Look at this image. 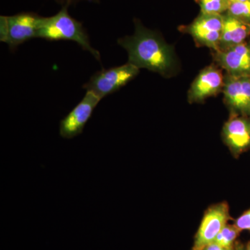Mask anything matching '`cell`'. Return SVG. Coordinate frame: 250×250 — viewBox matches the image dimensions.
<instances>
[{
	"mask_svg": "<svg viewBox=\"0 0 250 250\" xmlns=\"http://www.w3.org/2000/svg\"><path fill=\"white\" fill-rule=\"evenodd\" d=\"M235 248H236V250H246V248L240 243H236L235 245Z\"/></svg>",
	"mask_w": 250,
	"mask_h": 250,
	"instance_id": "d6986e66",
	"label": "cell"
},
{
	"mask_svg": "<svg viewBox=\"0 0 250 250\" xmlns=\"http://www.w3.org/2000/svg\"><path fill=\"white\" fill-rule=\"evenodd\" d=\"M223 90L225 102L233 114L250 116V77L228 75Z\"/></svg>",
	"mask_w": 250,
	"mask_h": 250,
	"instance_id": "ba28073f",
	"label": "cell"
},
{
	"mask_svg": "<svg viewBox=\"0 0 250 250\" xmlns=\"http://www.w3.org/2000/svg\"><path fill=\"white\" fill-rule=\"evenodd\" d=\"M223 25V15H200L191 24L181 27V31L190 34L198 45L219 50Z\"/></svg>",
	"mask_w": 250,
	"mask_h": 250,
	"instance_id": "52a82bcc",
	"label": "cell"
},
{
	"mask_svg": "<svg viewBox=\"0 0 250 250\" xmlns=\"http://www.w3.org/2000/svg\"><path fill=\"white\" fill-rule=\"evenodd\" d=\"M57 4L62 6H67L70 7L71 6H75L81 2V1H89V2L98 3L100 0H54Z\"/></svg>",
	"mask_w": 250,
	"mask_h": 250,
	"instance_id": "e0dca14e",
	"label": "cell"
},
{
	"mask_svg": "<svg viewBox=\"0 0 250 250\" xmlns=\"http://www.w3.org/2000/svg\"><path fill=\"white\" fill-rule=\"evenodd\" d=\"M103 100L90 90L59 123V135L64 139L70 140L83 133L85 125L93 116L95 108Z\"/></svg>",
	"mask_w": 250,
	"mask_h": 250,
	"instance_id": "5b68a950",
	"label": "cell"
},
{
	"mask_svg": "<svg viewBox=\"0 0 250 250\" xmlns=\"http://www.w3.org/2000/svg\"><path fill=\"white\" fill-rule=\"evenodd\" d=\"M234 225L241 231L245 230L250 231V209L247 210L239 218H237Z\"/></svg>",
	"mask_w": 250,
	"mask_h": 250,
	"instance_id": "2e32d148",
	"label": "cell"
},
{
	"mask_svg": "<svg viewBox=\"0 0 250 250\" xmlns=\"http://www.w3.org/2000/svg\"><path fill=\"white\" fill-rule=\"evenodd\" d=\"M134 35L118 40V44L127 52L129 62L139 68H146L166 76L175 65L173 50L155 31L134 19Z\"/></svg>",
	"mask_w": 250,
	"mask_h": 250,
	"instance_id": "6da1fadb",
	"label": "cell"
},
{
	"mask_svg": "<svg viewBox=\"0 0 250 250\" xmlns=\"http://www.w3.org/2000/svg\"><path fill=\"white\" fill-rule=\"evenodd\" d=\"M250 0H229L230 3L232 2H244V1H249Z\"/></svg>",
	"mask_w": 250,
	"mask_h": 250,
	"instance_id": "ffe728a7",
	"label": "cell"
},
{
	"mask_svg": "<svg viewBox=\"0 0 250 250\" xmlns=\"http://www.w3.org/2000/svg\"><path fill=\"white\" fill-rule=\"evenodd\" d=\"M224 141L234 155L250 147V118L233 114L223 127Z\"/></svg>",
	"mask_w": 250,
	"mask_h": 250,
	"instance_id": "30bf717a",
	"label": "cell"
},
{
	"mask_svg": "<svg viewBox=\"0 0 250 250\" xmlns=\"http://www.w3.org/2000/svg\"><path fill=\"white\" fill-rule=\"evenodd\" d=\"M214 59L228 75L250 77V41L215 52Z\"/></svg>",
	"mask_w": 250,
	"mask_h": 250,
	"instance_id": "9c48e42d",
	"label": "cell"
},
{
	"mask_svg": "<svg viewBox=\"0 0 250 250\" xmlns=\"http://www.w3.org/2000/svg\"><path fill=\"white\" fill-rule=\"evenodd\" d=\"M204 250H236L234 248H225V247L219 246L215 243H210L208 245Z\"/></svg>",
	"mask_w": 250,
	"mask_h": 250,
	"instance_id": "ac0fdd59",
	"label": "cell"
},
{
	"mask_svg": "<svg viewBox=\"0 0 250 250\" xmlns=\"http://www.w3.org/2000/svg\"><path fill=\"white\" fill-rule=\"evenodd\" d=\"M41 18L32 12L0 16V41L7 44L10 51L14 52L24 42L37 39Z\"/></svg>",
	"mask_w": 250,
	"mask_h": 250,
	"instance_id": "3957f363",
	"label": "cell"
},
{
	"mask_svg": "<svg viewBox=\"0 0 250 250\" xmlns=\"http://www.w3.org/2000/svg\"><path fill=\"white\" fill-rule=\"evenodd\" d=\"M68 8L62 6L57 14L50 17L41 16L37 39L48 41H73L101 62V55L98 50L92 47L86 29L83 27L82 22L70 16Z\"/></svg>",
	"mask_w": 250,
	"mask_h": 250,
	"instance_id": "7a4b0ae2",
	"label": "cell"
},
{
	"mask_svg": "<svg viewBox=\"0 0 250 250\" xmlns=\"http://www.w3.org/2000/svg\"><path fill=\"white\" fill-rule=\"evenodd\" d=\"M140 68L128 62L121 66L102 69L95 72L89 81L82 86L102 99L116 93L139 75Z\"/></svg>",
	"mask_w": 250,
	"mask_h": 250,
	"instance_id": "277c9868",
	"label": "cell"
},
{
	"mask_svg": "<svg viewBox=\"0 0 250 250\" xmlns=\"http://www.w3.org/2000/svg\"><path fill=\"white\" fill-rule=\"evenodd\" d=\"M246 250H250V242L248 243V246L246 248Z\"/></svg>",
	"mask_w": 250,
	"mask_h": 250,
	"instance_id": "44dd1931",
	"label": "cell"
},
{
	"mask_svg": "<svg viewBox=\"0 0 250 250\" xmlns=\"http://www.w3.org/2000/svg\"><path fill=\"white\" fill-rule=\"evenodd\" d=\"M241 231L234 225H227L224 227L213 243L225 248H234L236 240Z\"/></svg>",
	"mask_w": 250,
	"mask_h": 250,
	"instance_id": "5bb4252c",
	"label": "cell"
},
{
	"mask_svg": "<svg viewBox=\"0 0 250 250\" xmlns=\"http://www.w3.org/2000/svg\"><path fill=\"white\" fill-rule=\"evenodd\" d=\"M224 78L216 67H206L194 81L188 92L190 103H199L208 97L216 95L223 88Z\"/></svg>",
	"mask_w": 250,
	"mask_h": 250,
	"instance_id": "8fae6325",
	"label": "cell"
},
{
	"mask_svg": "<svg viewBox=\"0 0 250 250\" xmlns=\"http://www.w3.org/2000/svg\"><path fill=\"white\" fill-rule=\"evenodd\" d=\"M250 36V24L226 13L223 14V30L219 50H225L243 43Z\"/></svg>",
	"mask_w": 250,
	"mask_h": 250,
	"instance_id": "7c38bea8",
	"label": "cell"
},
{
	"mask_svg": "<svg viewBox=\"0 0 250 250\" xmlns=\"http://www.w3.org/2000/svg\"><path fill=\"white\" fill-rule=\"evenodd\" d=\"M229 220V209L227 202L210 207L202 218L191 250H204L208 245L213 243Z\"/></svg>",
	"mask_w": 250,
	"mask_h": 250,
	"instance_id": "8992f818",
	"label": "cell"
},
{
	"mask_svg": "<svg viewBox=\"0 0 250 250\" xmlns=\"http://www.w3.org/2000/svg\"><path fill=\"white\" fill-rule=\"evenodd\" d=\"M200 6V13L206 14L223 15L229 8V0H195Z\"/></svg>",
	"mask_w": 250,
	"mask_h": 250,
	"instance_id": "4fadbf2b",
	"label": "cell"
},
{
	"mask_svg": "<svg viewBox=\"0 0 250 250\" xmlns=\"http://www.w3.org/2000/svg\"><path fill=\"white\" fill-rule=\"evenodd\" d=\"M227 13L243 22L250 24V1L230 3Z\"/></svg>",
	"mask_w": 250,
	"mask_h": 250,
	"instance_id": "9a60e30c",
	"label": "cell"
}]
</instances>
